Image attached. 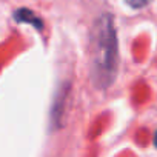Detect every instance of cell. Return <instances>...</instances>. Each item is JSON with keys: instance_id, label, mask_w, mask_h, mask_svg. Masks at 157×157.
<instances>
[{"instance_id": "obj_1", "label": "cell", "mask_w": 157, "mask_h": 157, "mask_svg": "<svg viewBox=\"0 0 157 157\" xmlns=\"http://www.w3.org/2000/svg\"><path fill=\"white\" fill-rule=\"evenodd\" d=\"M119 71V42L111 14H102L93 26L90 40V77L94 88H109Z\"/></svg>"}, {"instance_id": "obj_2", "label": "cell", "mask_w": 157, "mask_h": 157, "mask_svg": "<svg viewBox=\"0 0 157 157\" xmlns=\"http://www.w3.org/2000/svg\"><path fill=\"white\" fill-rule=\"evenodd\" d=\"M69 91H71V83L66 82L62 85L57 97H56V102L52 105V111H51V122L56 128L62 126V122L65 119V111H66V102H68V96H69Z\"/></svg>"}, {"instance_id": "obj_3", "label": "cell", "mask_w": 157, "mask_h": 157, "mask_svg": "<svg viewBox=\"0 0 157 157\" xmlns=\"http://www.w3.org/2000/svg\"><path fill=\"white\" fill-rule=\"evenodd\" d=\"M14 19L17 20V22H20V23H31L34 28H37V29H43V22H42V19H39L31 10H28V8H20V10H17L16 13H14Z\"/></svg>"}, {"instance_id": "obj_4", "label": "cell", "mask_w": 157, "mask_h": 157, "mask_svg": "<svg viewBox=\"0 0 157 157\" xmlns=\"http://www.w3.org/2000/svg\"><path fill=\"white\" fill-rule=\"evenodd\" d=\"M126 3L134 10H140V8H143L149 3V0H126Z\"/></svg>"}, {"instance_id": "obj_5", "label": "cell", "mask_w": 157, "mask_h": 157, "mask_svg": "<svg viewBox=\"0 0 157 157\" xmlns=\"http://www.w3.org/2000/svg\"><path fill=\"white\" fill-rule=\"evenodd\" d=\"M154 146L157 148V131H155V134H154Z\"/></svg>"}]
</instances>
